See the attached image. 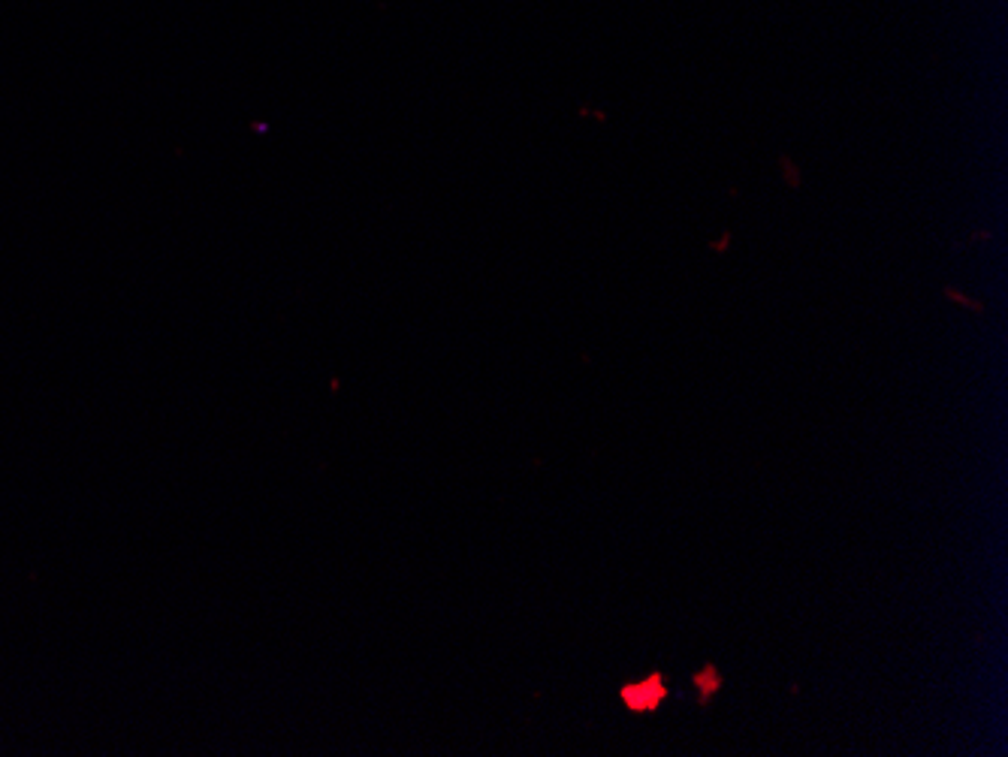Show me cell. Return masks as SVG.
<instances>
[{"label":"cell","instance_id":"cell-1","mask_svg":"<svg viewBox=\"0 0 1008 757\" xmlns=\"http://www.w3.org/2000/svg\"><path fill=\"white\" fill-rule=\"evenodd\" d=\"M668 685H664L662 673H653V676L640 679V682H631V685H622L619 688V697L622 703L628 706L631 712H655L658 706L668 700Z\"/></svg>","mask_w":1008,"mask_h":757},{"label":"cell","instance_id":"cell-2","mask_svg":"<svg viewBox=\"0 0 1008 757\" xmlns=\"http://www.w3.org/2000/svg\"><path fill=\"white\" fill-rule=\"evenodd\" d=\"M695 685H697V692H701V703L706 706V703L713 700V694L722 688V676H719V670H715V667H704V670H697V673H695Z\"/></svg>","mask_w":1008,"mask_h":757}]
</instances>
